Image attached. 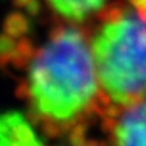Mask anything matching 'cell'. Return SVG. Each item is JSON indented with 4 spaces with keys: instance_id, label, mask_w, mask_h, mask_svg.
I'll return each mask as SVG.
<instances>
[{
    "instance_id": "6da1fadb",
    "label": "cell",
    "mask_w": 146,
    "mask_h": 146,
    "mask_svg": "<svg viewBox=\"0 0 146 146\" xmlns=\"http://www.w3.org/2000/svg\"><path fill=\"white\" fill-rule=\"evenodd\" d=\"M94 53L78 27L58 25L50 30L15 94L27 102L29 119L47 138L66 135L91 115H100L102 100Z\"/></svg>"
},
{
    "instance_id": "7a4b0ae2",
    "label": "cell",
    "mask_w": 146,
    "mask_h": 146,
    "mask_svg": "<svg viewBox=\"0 0 146 146\" xmlns=\"http://www.w3.org/2000/svg\"><path fill=\"white\" fill-rule=\"evenodd\" d=\"M92 38L100 100L126 107L146 99V21L122 1L106 5Z\"/></svg>"
},
{
    "instance_id": "3957f363",
    "label": "cell",
    "mask_w": 146,
    "mask_h": 146,
    "mask_svg": "<svg viewBox=\"0 0 146 146\" xmlns=\"http://www.w3.org/2000/svg\"><path fill=\"white\" fill-rule=\"evenodd\" d=\"M102 129L115 145H146V99L134 104L107 106L100 115Z\"/></svg>"
},
{
    "instance_id": "277c9868",
    "label": "cell",
    "mask_w": 146,
    "mask_h": 146,
    "mask_svg": "<svg viewBox=\"0 0 146 146\" xmlns=\"http://www.w3.org/2000/svg\"><path fill=\"white\" fill-rule=\"evenodd\" d=\"M45 139L36 134L29 116L19 111L0 114V145H42Z\"/></svg>"
},
{
    "instance_id": "5b68a950",
    "label": "cell",
    "mask_w": 146,
    "mask_h": 146,
    "mask_svg": "<svg viewBox=\"0 0 146 146\" xmlns=\"http://www.w3.org/2000/svg\"><path fill=\"white\" fill-rule=\"evenodd\" d=\"M54 14L70 23H83L89 16L98 15L107 0H46Z\"/></svg>"
},
{
    "instance_id": "8992f818",
    "label": "cell",
    "mask_w": 146,
    "mask_h": 146,
    "mask_svg": "<svg viewBox=\"0 0 146 146\" xmlns=\"http://www.w3.org/2000/svg\"><path fill=\"white\" fill-rule=\"evenodd\" d=\"M35 53L36 49L31 39L27 38V36H22V38H19V41L16 42V47L10 60L8 66H11L15 70H19V72L29 69L31 61L35 57Z\"/></svg>"
},
{
    "instance_id": "52a82bcc",
    "label": "cell",
    "mask_w": 146,
    "mask_h": 146,
    "mask_svg": "<svg viewBox=\"0 0 146 146\" xmlns=\"http://www.w3.org/2000/svg\"><path fill=\"white\" fill-rule=\"evenodd\" d=\"M30 19L22 12H11L3 22V30L5 34L11 35L15 39H19L25 36L30 31Z\"/></svg>"
},
{
    "instance_id": "ba28073f",
    "label": "cell",
    "mask_w": 146,
    "mask_h": 146,
    "mask_svg": "<svg viewBox=\"0 0 146 146\" xmlns=\"http://www.w3.org/2000/svg\"><path fill=\"white\" fill-rule=\"evenodd\" d=\"M16 47L15 38H12L8 34H0V68L7 69L10 60L14 54Z\"/></svg>"
},
{
    "instance_id": "9c48e42d",
    "label": "cell",
    "mask_w": 146,
    "mask_h": 146,
    "mask_svg": "<svg viewBox=\"0 0 146 146\" xmlns=\"http://www.w3.org/2000/svg\"><path fill=\"white\" fill-rule=\"evenodd\" d=\"M129 5L141 16L143 21H146V0H127Z\"/></svg>"
},
{
    "instance_id": "30bf717a",
    "label": "cell",
    "mask_w": 146,
    "mask_h": 146,
    "mask_svg": "<svg viewBox=\"0 0 146 146\" xmlns=\"http://www.w3.org/2000/svg\"><path fill=\"white\" fill-rule=\"evenodd\" d=\"M26 11H27V14H29L30 16H38L39 14H41V11H42L41 1H38V0H33L31 3L26 7Z\"/></svg>"
},
{
    "instance_id": "8fae6325",
    "label": "cell",
    "mask_w": 146,
    "mask_h": 146,
    "mask_svg": "<svg viewBox=\"0 0 146 146\" xmlns=\"http://www.w3.org/2000/svg\"><path fill=\"white\" fill-rule=\"evenodd\" d=\"M31 1L33 0H12V4L15 7H18V8H26Z\"/></svg>"
}]
</instances>
